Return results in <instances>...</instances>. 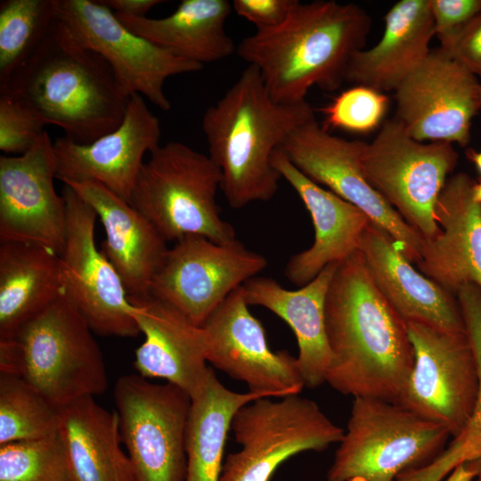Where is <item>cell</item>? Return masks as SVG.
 Instances as JSON below:
<instances>
[{
    "label": "cell",
    "instance_id": "cell-25",
    "mask_svg": "<svg viewBox=\"0 0 481 481\" xmlns=\"http://www.w3.org/2000/svg\"><path fill=\"white\" fill-rule=\"evenodd\" d=\"M339 263L327 265L314 279L298 289H288L272 278L255 276L242 285L249 306H263L293 330L298 346V364L305 387L326 382L332 355L329 346L324 308L331 279Z\"/></svg>",
    "mask_w": 481,
    "mask_h": 481
},
{
    "label": "cell",
    "instance_id": "cell-6",
    "mask_svg": "<svg viewBox=\"0 0 481 481\" xmlns=\"http://www.w3.org/2000/svg\"><path fill=\"white\" fill-rule=\"evenodd\" d=\"M149 154L128 202L167 241L191 235L217 243L236 240L216 203L222 176L208 155L180 142L159 144Z\"/></svg>",
    "mask_w": 481,
    "mask_h": 481
},
{
    "label": "cell",
    "instance_id": "cell-44",
    "mask_svg": "<svg viewBox=\"0 0 481 481\" xmlns=\"http://www.w3.org/2000/svg\"><path fill=\"white\" fill-rule=\"evenodd\" d=\"M474 197L475 200L481 204V180L478 183L476 182L474 185Z\"/></svg>",
    "mask_w": 481,
    "mask_h": 481
},
{
    "label": "cell",
    "instance_id": "cell-30",
    "mask_svg": "<svg viewBox=\"0 0 481 481\" xmlns=\"http://www.w3.org/2000/svg\"><path fill=\"white\" fill-rule=\"evenodd\" d=\"M250 391L224 387L212 370L202 391L193 399L186 430L184 481H219L232 420L245 404L264 398Z\"/></svg>",
    "mask_w": 481,
    "mask_h": 481
},
{
    "label": "cell",
    "instance_id": "cell-19",
    "mask_svg": "<svg viewBox=\"0 0 481 481\" xmlns=\"http://www.w3.org/2000/svg\"><path fill=\"white\" fill-rule=\"evenodd\" d=\"M160 123L140 94L130 96L121 125L90 143L53 141L56 178L64 184L98 183L128 202L143 157L159 145Z\"/></svg>",
    "mask_w": 481,
    "mask_h": 481
},
{
    "label": "cell",
    "instance_id": "cell-9",
    "mask_svg": "<svg viewBox=\"0 0 481 481\" xmlns=\"http://www.w3.org/2000/svg\"><path fill=\"white\" fill-rule=\"evenodd\" d=\"M231 428L241 449L227 455L219 481H270L289 458L323 451L345 433L315 402L298 395L250 402L237 411Z\"/></svg>",
    "mask_w": 481,
    "mask_h": 481
},
{
    "label": "cell",
    "instance_id": "cell-1",
    "mask_svg": "<svg viewBox=\"0 0 481 481\" xmlns=\"http://www.w3.org/2000/svg\"><path fill=\"white\" fill-rule=\"evenodd\" d=\"M332 355L326 382L338 392L398 404L414 362L405 321L374 283L358 251L340 262L325 299Z\"/></svg>",
    "mask_w": 481,
    "mask_h": 481
},
{
    "label": "cell",
    "instance_id": "cell-47",
    "mask_svg": "<svg viewBox=\"0 0 481 481\" xmlns=\"http://www.w3.org/2000/svg\"><path fill=\"white\" fill-rule=\"evenodd\" d=\"M396 481V480H395Z\"/></svg>",
    "mask_w": 481,
    "mask_h": 481
},
{
    "label": "cell",
    "instance_id": "cell-21",
    "mask_svg": "<svg viewBox=\"0 0 481 481\" xmlns=\"http://www.w3.org/2000/svg\"><path fill=\"white\" fill-rule=\"evenodd\" d=\"M476 181L466 173L447 179L436 205L440 233L424 240L420 273L453 295L465 284L481 289V204Z\"/></svg>",
    "mask_w": 481,
    "mask_h": 481
},
{
    "label": "cell",
    "instance_id": "cell-28",
    "mask_svg": "<svg viewBox=\"0 0 481 481\" xmlns=\"http://www.w3.org/2000/svg\"><path fill=\"white\" fill-rule=\"evenodd\" d=\"M64 292L61 259L29 243L0 245V340L13 338Z\"/></svg>",
    "mask_w": 481,
    "mask_h": 481
},
{
    "label": "cell",
    "instance_id": "cell-16",
    "mask_svg": "<svg viewBox=\"0 0 481 481\" xmlns=\"http://www.w3.org/2000/svg\"><path fill=\"white\" fill-rule=\"evenodd\" d=\"M476 76L442 49L426 60L394 91L395 118L413 139L466 147L480 111Z\"/></svg>",
    "mask_w": 481,
    "mask_h": 481
},
{
    "label": "cell",
    "instance_id": "cell-10",
    "mask_svg": "<svg viewBox=\"0 0 481 481\" xmlns=\"http://www.w3.org/2000/svg\"><path fill=\"white\" fill-rule=\"evenodd\" d=\"M121 441L135 481H184L187 393L138 375L120 377L114 387Z\"/></svg>",
    "mask_w": 481,
    "mask_h": 481
},
{
    "label": "cell",
    "instance_id": "cell-40",
    "mask_svg": "<svg viewBox=\"0 0 481 481\" xmlns=\"http://www.w3.org/2000/svg\"><path fill=\"white\" fill-rule=\"evenodd\" d=\"M114 13L134 17H146L154 6L163 3L160 0H100Z\"/></svg>",
    "mask_w": 481,
    "mask_h": 481
},
{
    "label": "cell",
    "instance_id": "cell-14",
    "mask_svg": "<svg viewBox=\"0 0 481 481\" xmlns=\"http://www.w3.org/2000/svg\"><path fill=\"white\" fill-rule=\"evenodd\" d=\"M57 19L82 46L103 58L128 95L140 94L163 111L171 109L165 81L203 68L131 32L100 0H57Z\"/></svg>",
    "mask_w": 481,
    "mask_h": 481
},
{
    "label": "cell",
    "instance_id": "cell-27",
    "mask_svg": "<svg viewBox=\"0 0 481 481\" xmlns=\"http://www.w3.org/2000/svg\"><path fill=\"white\" fill-rule=\"evenodd\" d=\"M232 9L228 0H183L163 18L115 15L135 35L178 58L203 66L236 52L233 39L224 29Z\"/></svg>",
    "mask_w": 481,
    "mask_h": 481
},
{
    "label": "cell",
    "instance_id": "cell-5",
    "mask_svg": "<svg viewBox=\"0 0 481 481\" xmlns=\"http://www.w3.org/2000/svg\"><path fill=\"white\" fill-rule=\"evenodd\" d=\"M93 330L65 291L11 339L0 340V373L23 378L58 407L108 387Z\"/></svg>",
    "mask_w": 481,
    "mask_h": 481
},
{
    "label": "cell",
    "instance_id": "cell-43",
    "mask_svg": "<svg viewBox=\"0 0 481 481\" xmlns=\"http://www.w3.org/2000/svg\"><path fill=\"white\" fill-rule=\"evenodd\" d=\"M121 481H135L128 459L124 466Z\"/></svg>",
    "mask_w": 481,
    "mask_h": 481
},
{
    "label": "cell",
    "instance_id": "cell-11",
    "mask_svg": "<svg viewBox=\"0 0 481 481\" xmlns=\"http://www.w3.org/2000/svg\"><path fill=\"white\" fill-rule=\"evenodd\" d=\"M405 322L414 362L398 404L444 426L453 438L468 424L478 393V370L467 333Z\"/></svg>",
    "mask_w": 481,
    "mask_h": 481
},
{
    "label": "cell",
    "instance_id": "cell-17",
    "mask_svg": "<svg viewBox=\"0 0 481 481\" xmlns=\"http://www.w3.org/2000/svg\"><path fill=\"white\" fill-rule=\"evenodd\" d=\"M57 159L45 131L24 154L0 157V241L42 246L61 255L66 204L54 188Z\"/></svg>",
    "mask_w": 481,
    "mask_h": 481
},
{
    "label": "cell",
    "instance_id": "cell-31",
    "mask_svg": "<svg viewBox=\"0 0 481 481\" xmlns=\"http://www.w3.org/2000/svg\"><path fill=\"white\" fill-rule=\"evenodd\" d=\"M478 370V393L473 413L460 435L431 462L400 474L396 481H441L458 464L481 458V289L463 285L456 295Z\"/></svg>",
    "mask_w": 481,
    "mask_h": 481
},
{
    "label": "cell",
    "instance_id": "cell-2",
    "mask_svg": "<svg viewBox=\"0 0 481 481\" xmlns=\"http://www.w3.org/2000/svg\"><path fill=\"white\" fill-rule=\"evenodd\" d=\"M371 18L359 5L334 0L297 1L286 20L257 29L241 40L236 53L260 72L278 103L306 101L313 86L337 90L354 53L364 48Z\"/></svg>",
    "mask_w": 481,
    "mask_h": 481
},
{
    "label": "cell",
    "instance_id": "cell-33",
    "mask_svg": "<svg viewBox=\"0 0 481 481\" xmlns=\"http://www.w3.org/2000/svg\"><path fill=\"white\" fill-rule=\"evenodd\" d=\"M60 407L23 378L0 373V445L59 434Z\"/></svg>",
    "mask_w": 481,
    "mask_h": 481
},
{
    "label": "cell",
    "instance_id": "cell-37",
    "mask_svg": "<svg viewBox=\"0 0 481 481\" xmlns=\"http://www.w3.org/2000/svg\"><path fill=\"white\" fill-rule=\"evenodd\" d=\"M435 36L444 44L481 13V0H429Z\"/></svg>",
    "mask_w": 481,
    "mask_h": 481
},
{
    "label": "cell",
    "instance_id": "cell-34",
    "mask_svg": "<svg viewBox=\"0 0 481 481\" xmlns=\"http://www.w3.org/2000/svg\"><path fill=\"white\" fill-rule=\"evenodd\" d=\"M0 481H73L59 434L1 444Z\"/></svg>",
    "mask_w": 481,
    "mask_h": 481
},
{
    "label": "cell",
    "instance_id": "cell-36",
    "mask_svg": "<svg viewBox=\"0 0 481 481\" xmlns=\"http://www.w3.org/2000/svg\"><path fill=\"white\" fill-rule=\"evenodd\" d=\"M42 117L24 100L0 90V150L8 154L27 152L45 131Z\"/></svg>",
    "mask_w": 481,
    "mask_h": 481
},
{
    "label": "cell",
    "instance_id": "cell-39",
    "mask_svg": "<svg viewBox=\"0 0 481 481\" xmlns=\"http://www.w3.org/2000/svg\"><path fill=\"white\" fill-rule=\"evenodd\" d=\"M298 0H233V11L253 23L257 29H273L282 24Z\"/></svg>",
    "mask_w": 481,
    "mask_h": 481
},
{
    "label": "cell",
    "instance_id": "cell-15",
    "mask_svg": "<svg viewBox=\"0 0 481 481\" xmlns=\"http://www.w3.org/2000/svg\"><path fill=\"white\" fill-rule=\"evenodd\" d=\"M61 195L67 217L60 255L65 293L94 333L136 337L140 330L133 304L118 273L95 244V211L69 185L64 184Z\"/></svg>",
    "mask_w": 481,
    "mask_h": 481
},
{
    "label": "cell",
    "instance_id": "cell-12",
    "mask_svg": "<svg viewBox=\"0 0 481 481\" xmlns=\"http://www.w3.org/2000/svg\"><path fill=\"white\" fill-rule=\"evenodd\" d=\"M267 265L260 253L235 240L217 243L186 236L168 248L149 296L201 327L226 298Z\"/></svg>",
    "mask_w": 481,
    "mask_h": 481
},
{
    "label": "cell",
    "instance_id": "cell-41",
    "mask_svg": "<svg viewBox=\"0 0 481 481\" xmlns=\"http://www.w3.org/2000/svg\"><path fill=\"white\" fill-rule=\"evenodd\" d=\"M480 461L481 458L458 464L444 481H473L478 473Z\"/></svg>",
    "mask_w": 481,
    "mask_h": 481
},
{
    "label": "cell",
    "instance_id": "cell-35",
    "mask_svg": "<svg viewBox=\"0 0 481 481\" xmlns=\"http://www.w3.org/2000/svg\"><path fill=\"white\" fill-rule=\"evenodd\" d=\"M388 102L384 93L354 86L321 110L324 116L322 126L353 134H367L383 123Z\"/></svg>",
    "mask_w": 481,
    "mask_h": 481
},
{
    "label": "cell",
    "instance_id": "cell-20",
    "mask_svg": "<svg viewBox=\"0 0 481 481\" xmlns=\"http://www.w3.org/2000/svg\"><path fill=\"white\" fill-rule=\"evenodd\" d=\"M129 300L133 304L132 315L144 335L143 342L135 350L134 363L139 375L166 379L191 399L196 397L212 371L207 365L202 327L151 296Z\"/></svg>",
    "mask_w": 481,
    "mask_h": 481
},
{
    "label": "cell",
    "instance_id": "cell-4",
    "mask_svg": "<svg viewBox=\"0 0 481 481\" xmlns=\"http://www.w3.org/2000/svg\"><path fill=\"white\" fill-rule=\"evenodd\" d=\"M2 89L20 97L47 125L61 128L78 143L116 130L130 99L103 58L82 46L58 19Z\"/></svg>",
    "mask_w": 481,
    "mask_h": 481
},
{
    "label": "cell",
    "instance_id": "cell-42",
    "mask_svg": "<svg viewBox=\"0 0 481 481\" xmlns=\"http://www.w3.org/2000/svg\"><path fill=\"white\" fill-rule=\"evenodd\" d=\"M466 155L468 159L474 164L477 171L481 175V151L468 149Z\"/></svg>",
    "mask_w": 481,
    "mask_h": 481
},
{
    "label": "cell",
    "instance_id": "cell-22",
    "mask_svg": "<svg viewBox=\"0 0 481 481\" xmlns=\"http://www.w3.org/2000/svg\"><path fill=\"white\" fill-rule=\"evenodd\" d=\"M273 163L301 199L314 228L312 246L293 255L285 266L288 280L302 287L327 265L340 263L358 251L371 221L357 207L306 177L281 149L274 152Z\"/></svg>",
    "mask_w": 481,
    "mask_h": 481
},
{
    "label": "cell",
    "instance_id": "cell-18",
    "mask_svg": "<svg viewBox=\"0 0 481 481\" xmlns=\"http://www.w3.org/2000/svg\"><path fill=\"white\" fill-rule=\"evenodd\" d=\"M207 361L249 391L265 397L298 395L305 387L297 357L271 350L262 323L253 316L242 286L232 292L201 326Z\"/></svg>",
    "mask_w": 481,
    "mask_h": 481
},
{
    "label": "cell",
    "instance_id": "cell-13",
    "mask_svg": "<svg viewBox=\"0 0 481 481\" xmlns=\"http://www.w3.org/2000/svg\"><path fill=\"white\" fill-rule=\"evenodd\" d=\"M363 143L333 135L315 118L293 131L280 149L306 177L362 210L388 233L411 263L417 264L425 239L366 179Z\"/></svg>",
    "mask_w": 481,
    "mask_h": 481
},
{
    "label": "cell",
    "instance_id": "cell-24",
    "mask_svg": "<svg viewBox=\"0 0 481 481\" xmlns=\"http://www.w3.org/2000/svg\"><path fill=\"white\" fill-rule=\"evenodd\" d=\"M66 185L93 208L102 224L106 239L100 249L118 273L128 297L149 296L167 241L143 215L103 185L95 182Z\"/></svg>",
    "mask_w": 481,
    "mask_h": 481
},
{
    "label": "cell",
    "instance_id": "cell-7",
    "mask_svg": "<svg viewBox=\"0 0 481 481\" xmlns=\"http://www.w3.org/2000/svg\"><path fill=\"white\" fill-rule=\"evenodd\" d=\"M449 431L403 405L355 397L327 481H395L444 449Z\"/></svg>",
    "mask_w": 481,
    "mask_h": 481
},
{
    "label": "cell",
    "instance_id": "cell-45",
    "mask_svg": "<svg viewBox=\"0 0 481 481\" xmlns=\"http://www.w3.org/2000/svg\"><path fill=\"white\" fill-rule=\"evenodd\" d=\"M476 481H481V461H480V467H479V470H478V473L476 477Z\"/></svg>",
    "mask_w": 481,
    "mask_h": 481
},
{
    "label": "cell",
    "instance_id": "cell-3",
    "mask_svg": "<svg viewBox=\"0 0 481 481\" xmlns=\"http://www.w3.org/2000/svg\"><path fill=\"white\" fill-rule=\"evenodd\" d=\"M314 119L308 102L278 103L255 66L242 70L201 120L208 157L221 172V190L231 208L275 195L281 177L273 163L274 152L293 131Z\"/></svg>",
    "mask_w": 481,
    "mask_h": 481
},
{
    "label": "cell",
    "instance_id": "cell-29",
    "mask_svg": "<svg viewBox=\"0 0 481 481\" xmlns=\"http://www.w3.org/2000/svg\"><path fill=\"white\" fill-rule=\"evenodd\" d=\"M59 436L73 481H121L126 455L117 412L83 396L60 407Z\"/></svg>",
    "mask_w": 481,
    "mask_h": 481
},
{
    "label": "cell",
    "instance_id": "cell-8",
    "mask_svg": "<svg viewBox=\"0 0 481 481\" xmlns=\"http://www.w3.org/2000/svg\"><path fill=\"white\" fill-rule=\"evenodd\" d=\"M458 158L453 144L419 142L394 118L363 143L362 167L371 185L404 220L431 240L441 232L436 205Z\"/></svg>",
    "mask_w": 481,
    "mask_h": 481
},
{
    "label": "cell",
    "instance_id": "cell-26",
    "mask_svg": "<svg viewBox=\"0 0 481 481\" xmlns=\"http://www.w3.org/2000/svg\"><path fill=\"white\" fill-rule=\"evenodd\" d=\"M435 36L429 0H401L385 16L379 41L354 53L345 81L384 93L395 91L428 56Z\"/></svg>",
    "mask_w": 481,
    "mask_h": 481
},
{
    "label": "cell",
    "instance_id": "cell-23",
    "mask_svg": "<svg viewBox=\"0 0 481 481\" xmlns=\"http://www.w3.org/2000/svg\"><path fill=\"white\" fill-rule=\"evenodd\" d=\"M358 250L374 283L405 322L466 331L457 297L417 271L387 232L370 222Z\"/></svg>",
    "mask_w": 481,
    "mask_h": 481
},
{
    "label": "cell",
    "instance_id": "cell-46",
    "mask_svg": "<svg viewBox=\"0 0 481 481\" xmlns=\"http://www.w3.org/2000/svg\"><path fill=\"white\" fill-rule=\"evenodd\" d=\"M479 104H480V110H481V84L479 86Z\"/></svg>",
    "mask_w": 481,
    "mask_h": 481
},
{
    "label": "cell",
    "instance_id": "cell-32",
    "mask_svg": "<svg viewBox=\"0 0 481 481\" xmlns=\"http://www.w3.org/2000/svg\"><path fill=\"white\" fill-rule=\"evenodd\" d=\"M57 20V0L0 3V87L35 53Z\"/></svg>",
    "mask_w": 481,
    "mask_h": 481
},
{
    "label": "cell",
    "instance_id": "cell-38",
    "mask_svg": "<svg viewBox=\"0 0 481 481\" xmlns=\"http://www.w3.org/2000/svg\"><path fill=\"white\" fill-rule=\"evenodd\" d=\"M439 48L474 76L481 77V13Z\"/></svg>",
    "mask_w": 481,
    "mask_h": 481
}]
</instances>
